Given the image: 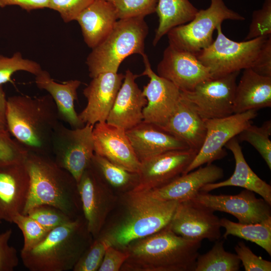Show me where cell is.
I'll list each match as a JSON object with an SVG mask.
<instances>
[{
	"mask_svg": "<svg viewBox=\"0 0 271 271\" xmlns=\"http://www.w3.org/2000/svg\"><path fill=\"white\" fill-rule=\"evenodd\" d=\"M163 129L184 142L189 149L198 152L205 138L204 120L182 96Z\"/></svg>",
	"mask_w": 271,
	"mask_h": 271,
	"instance_id": "cb8c5ba5",
	"label": "cell"
},
{
	"mask_svg": "<svg viewBox=\"0 0 271 271\" xmlns=\"http://www.w3.org/2000/svg\"><path fill=\"white\" fill-rule=\"evenodd\" d=\"M13 223L16 224L23 233L24 245L21 251L28 250L46 236L49 230L38 223L27 214H17L13 219Z\"/></svg>",
	"mask_w": 271,
	"mask_h": 271,
	"instance_id": "e575fe53",
	"label": "cell"
},
{
	"mask_svg": "<svg viewBox=\"0 0 271 271\" xmlns=\"http://www.w3.org/2000/svg\"><path fill=\"white\" fill-rule=\"evenodd\" d=\"M223 240L215 241L206 253L199 254L196 262L195 271H238L240 260L236 253L226 251Z\"/></svg>",
	"mask_w": 271,
	"mask_h": 271,
	"instance_id": "1f68e13d",
	"label": "cell"
},
{
	"mask_svg": "<svg viewBox=\"0 0 271 271\" xmlns=\"http://www.w3.org/2000/svg\"><path fill=\"white\" fill-rule=\"evenodd\" d=\"M214 211L192 200L178 202L168 224L177 235L191 240L220 239V219Z\"/></svg>",
	"mask_w": 271,
	"mask_h": 271,
	"instance_id": "4fadbf2b",
	"label": "cell"
},
{
	"mask_svg": "<svg viewBox=\"0 0 271 271\" xmlns=\"http://www.w3.org/2000/svg\"><path fill=\"white\" fill-rule=\"evenodd\" d=\"M93 138L95 154L127 170L138 173L141 162L125 130L106 122H98L93 126Z\"/></svg>",
	"mask_w": 271,
	"mask_h": 271,
	"instance_id": "ffe728a7",
	"label": "cell"
},
{
	"mask_svg": "<svg viewBox=\"0 0 271 271\" xmlns=\"http://www.w3.org/2000/svg\"><path fill=\"white\" fill-rule=\"evenodd\" d=\"M251 69L260 75L271 77V36L266 40Z\"/></svg>",
	"mask_w": 271,
	"mask_h": 271,
	"instance_id": "f6af8a7d",
	"label": "cell"
},
{
	"mask_svg": "<svg viewBox=\"0 0 271 271\" xmlns=\"http://www.w3.org/2000/svg\"><path fill=\"white\" fill-rule=\"evenodd\" d=\"M271 35V0H264L261 9L254 11L244 41Z\"/></svg>",
	"mask_w": 271,
	"mask_h": 271,
	"instance_id": "f35d334b",
	"label": "cell"
},
{
	"mask_svg": "<svg viewBox=\"0 0 271 271\" xmlns=\"http://www.w3.org/2000/svg\"><path fill=\"white\" fill-rule=\"evenodd\" d=\"M124 77L122 73L106 72L92 78L83 92L87 105L78 114L84 124L106 122Z\"/></svg>",
	"mask_w": 271,
	"mask_h": 271,
	"instance_id": "d6986e66",
	"label": "cell"
},
{
	"mask_svg": "<svg viewBox=\"0 0 271 271\" xmlns=\"http://www.w3.org/2000/svg\"><path fill=\"white\" fill-rule=\"evenodd\" d=\"M220 225L225 229L224 238L229 235L236 236L255 243L271 255V217L263 221L243 224L233 222L226 218L220 219Z\"/></svg>",
	"mask_w": 271,
	"mask_h": 271,
	"instance_id": "f546056e",
	"label": "cell"
},
{
	"mask_svg": "<svg viewBox=\"0 0 271 271\" xmlns=\"http://www.w3.org/2000/svg\"><path fill=\"white\" fill-rule=\"evenodd\" d=\"M145 70L149 82L143 87L147 104L143 110L144 121L163 126L173 113L181 97V90L169 80L159 76L152 69L148 56H143Z\"/></svg>",
	"mask_w": 271,
	"mask_h": 271,
	"instance_id": "2e32d148",
	"label": "cell"
},
{
	"mask_svg": "<svg viewBox=\"0 0 271 271\" xmlns=\"http://www.w3.org/2000/svg\"><path fill=\"white\" fill-rule=\"evenodd\" d=\"M0 223H1V222H0Z\"/></svg>",
	"mask_w": 271,
	"mask_h": 271,
	"instance_id": "c3c4849f",
	"label": "cell"
},
{
	"mask_svg": "<svg viewBox=\"0 0 271 271\" xmlns=\"http://www.w3.org/2000/svg\"><path fill=\"white\" fill-rule=\"evenodd\" d=\"M271 121H265L261 126L251 124L244 128L237 136L238 140L245 141L252 145L259 153L271 169Z\"/></svg>",
	"mask_w": 271,
	"mask_h": 271,
	"instance_id": "d6a6232c",
	"label": "cell"
},
{
	"mask_svg": "<svg viewBox=\"0 0 271 271\" xmlns=\"http://www.w3.org/2000/svg\"><path fill=\"white\" fill-rule=\"evenodd\" d=\"M224 147L231 152L235 159V166L233 174L226 180L204 185L200 191L209 192L226 186L239 187L258 194L271 205L270 185L261 179L250 168L236 137L230 140Z\"/></svg>",
	"mask_w": 271,
	"mask_h": 271,
	"instance_id": "d4e9b609",
	"label": "cell"
},
{
	"mask_svg": "<svg viewBox=\"0 0 271 271\" xmlns=\"http://www.w3.org/2000/svg\"><path fill=\"white\" fill-rule=\"evenodd\" d=\"M30 186L23 214L35 206L55 207L72 219L82 215L77 183L72 175L60 167L49 155L29 152L25 160Z\"/></svg>",
	"mask_w": 271,
	"mask_h": 271,
	"instance_id": "3957f363",
	"label": "cell"
},
{
	"mask_svg": "<svg viewBox=\"0 0 271 271\" xmlns=\"http://www.w3.org/2000/svg\"><path fill=\"white\" fill-rule=\"evenodd\" d=\"M141 75L126 70L122 84L118 91L106 122L126 130L144 120L143 110L147 100L136 82Z\"/></svg>",
	"mask_w": 271,
	"mask_h": 271,
	"instance_id": "44dd1931",
	"label": "cell"
},
{
	"mask_svg": "<svg viewBox=\"0 0 271 271\" xmlns=\"http://www.w3.org/2000/svg\"><path fill=\"white\" fill-rule=\"evenodd\" d=\"M128 256V254L126 250L108 246L98 271L120 270Z\"/></svg>",
	"mask_w": 271,
	"mask_h": 271,
	"instance_id": "ee69618b",
	"label": "cell"
},
{
	"mask_svg": "<svg viewBox=\"0 0 271 271\" xmlns=\"http://www.w3.org/2000/svg\"><path fill=\"white\" fill-rule=\"evenodd\" d=\"M6 116L10 134L28 152L49 155L52 153L53 134L60 119L50 94L9 97Z\"/></svg>",
	"mask_w": 271,
	"mask_h": 271,
	"instance_id": "277c9868",
	"label": "cell"
},
{
	"mask_svg": "<svg viewBox=\"0 0 271 271\" xmlns=\"http://www.w3.org/2000/svg\"><path fill=\"white\" fill-rule=\"evenodd\" d=\"M126 133L140 162L168 151L189 149L184 142L160 126L144 120L126 130Z\"/></svg>",
	"mask_w": 271,
	"mask_h": 271,
	"instance_id": "7402d4cb",
	"label": "cell"
},
{
	"mask_svg": "<svg viewBox=\"0 0 271 271\" xmlns=\"http://www.w3.org/2000/svg\"><path fill=\"white\" fill-rule=\"evenodd\" d=\"M94 0H49L48 8L58 12L65 23L76 21Z\"/></svg>",
	"mask_w": 271,
	"mask_h": 271,
	"instance_id": "60d3db41",
	"label": "cell"
},
{
	"mask_svg": "<svg viewBox=\"0 0 271 271\" xmlns=\"http://www.w3.org/2000/svg\"><path fill=\"white\" fill-rule=\"evenodd\" d=\"M216 30L217 36L212 44L195 54L197 59L209 69L211 78L251 68L270 36L236 42L223 33L221 25L217 26Z\"/></svg>",
	"mask_w": 271,
	"mask_h": 271,
	"instance_id": "52a82bcc",
	"label": "cell"
},
{
	"mask_svg": "<svg viewBox=\"0 0 271 271\" xmlns=\"http://www.w3.org/2000/svg\"><path fill=\"white\" fill-rule=\"evenodd\" d=\"M12 233L10 228L0 233V271H13L19 265L17 250L9 244Z\"/></svg>",
	"mask_w": 271,
	"mask_h": 271,
	"instance_id": "7bdbcfd3",
	"label": "cell"
},
{
	"mask_svg": "<svg viewBox=\"0 0 271 271\" xmlns=\"http://www.w3.org/2000/svg\"><path fill=\"white\" fill-rule=\"evenodd\" d=\"M197 169L180 176L164 186L149 192L159 200L180 202L191 200L203 186L216 182L224 175L222 169L212 164Z\"/></svg>",
	"mask_w": 271,
	"mask_h": 271,
	"instance_id": "603a6c76",
	"label": "cell"
},
{
	"mask_svg": "<svg viewBox=\"0 0 271 271\" xmlns=\"http://www.w3.org/2000/svg\"><path fill=\"white\" fill-rule=\"evenodd\" d=\"M83 215L51 230L40 243L21 251L24 265L30 271H68L93 241Z\"/></svg>",
	"mask_w": 271,
	"mask_h": 271,
	"instance_id": "5b68a950",
	"label": "cell"
},
{
	"mask_svg": "<svg viewBox=\"0 0 271 271\" xmlns=\"http://www.w3.org/2000/svg\"><path fill=\"white\" fill-rule=\"evenodd\" d=\"M49 0H0V7L18 6L27 12L48 8Z\"/></svg>",
	"mask_w": 271,
	"mask_h": 271,
	"instance_id": "bcb514c9",
	"label": "cell"
},
{
	"mask_svg": "<svg viewBox=\"0 0 271 271\" xmlns=\"http://www.w3.org/2000/svg\"><path fill=\"white\" fill-rule=\"evenodd\" d=\"M144 17L118 19L106 38L86 58L91 78L100 73H117L122 62L133 54L143 56L149 27Z\"/></svg>",
	"mask_w": 271,
	"mask_h": 271,
	"instance_id": "8992f818",
	"label": "cell"
},
{
	"mask_svg": "<svg viewBox=\"0 0 271 271\" xmlns=\"http://www.w3.org/2000/svg\"><path fill=\"white\" fill-rule=\"evenodd\" d=\"M93 125L70 129L60 123L52 141V153L55 162L69 172L77 183L91 163L94 154Z\"/></svg>",
	"mask_w": 271,
	"mask_h": 271,
	"instance_id": "9c48e42d",
	"label": "cell"
},
{
	"mask_svg": "<svg viewBox=\"0 0 271 271\" xmlns=\"http://www.w3.org/2000/svg\"><path fill=\"white\" fill-rule=\"evenodd\" d=\"M198 11L189 0H158L155 12L159 18V25L153 46H156L173 28L192 20Z\"/></svg>",
	"mask_w": 271,
	"mask_h": 271,
	"instance_id": "f1b7e54d",
	"label": "cell"
},
{
	"mask_svg": "<svg viewBox=\"0 0 271 271\" xmlns=\"http://www.w3.org/2000/svg\"><path fill=\"white\" fill-rule=\"evenodd\" d=\"M257 115V110L252 109L223 117L204 119L206 127L204 143L184 174L224 158L226 152L223 148L225 144L251 124V120Z\"/></svg>",
	"mask_w": 271,
	"mask_h": 271,
	"instance_id": "7c38bea8",
	"label": "cell"
},
{
	"mask_svg": "<svg viewBox=\"0 0 271 271\" xmlns=\"http://www.w3.org/2000/svg\"><path fill=\"white\" fill-rule=\"evenodd\" d=\"M91 163L104 182L119 194L132 191L138 184V173L127 170L101 156L94 154Z\"/></svg>",
	"mask_w": 271,
	"mask_h": 271,
	"instance_id": "4dcf8cb0",
	"label": "cell"
},
{
	"mask_svg": "<svg viewBox=\"0 0 271 271\" xmlns=\"http://www.w3.org/2000/svg\"><path fill=\"white\" fill-rule=\"evenodd\" d=\"M83 215L93 239L97 237L114 209L118 196L101 178L91 163L77 183Z\"/></svg>",
	"mask_w": 271,
	"mask_h": 271,
	"instance_id": "30bf717a",
	"label": "cell"
},
{
	"mask_svg": "<svg viewBox=\"0 0 271 271\" xmlns=\"http://www.w3.org/2000/svg\"><path fill=\"white\" fill-rule=\"evenodd\" d=\"M37 87L46 90L54 101L61 120L67 122L73 128L85 124L80 119L74 107L77 99V90L81 82L78 80H71L59 83L52 79L46 70H42L35 76Z\"/></svg>",
	"mask_w": 271,
	"mask_h": 271,
	"instance_id": "83f0119b",
	"label": "cell"
},
{
	"mask_svg": "<svg viewBox=\"0 0 271 271\" xmlns=\"http://www.w3.org/2000/svg\"><path fill=\"white\" fill-rule=\"evenodd\" d=\"M7 102L5 92L0 86V132H9L7 123Z\"/></svg>",
	"mask_w": 271,
	"mask_h": 271,
	"instance_id": "7dc6e473",
	"label": "cell"
},
{
	"mask_svg": "<svg viewBox=\"0 0 271 271\" xmlns=\"http://www.w3.org/2000/svg\"><path fill=\"white\" fill-rule=\"evenodd\" d=\"M234 249L245 271L271 270V262L255 254L243 241L238 242Z\"/></svg>",
	"mask_w": 271,
	"mask_h": 271,
	"instance_id": "b9f144b4",
	"label": "cell"
},
{
	"mask_svg": "<svg viewBox=\"0 0 271 271\" xmlns=\"http://www.w3.org/2000/svg\"><path fill=\"white\" fill-rule=\"evenodd\" d=\"M243 70L235 88L233 113L270 107L271 77L260 75L251 68Z\"/></svg>",
	"mask_w": 271,
	"mask_h": 271,
	"instance_id": "4316f807",
	"label": "cell"
},
{
	"mask_svg": "<svg viewBox=\"0 0 271 271\" xmlns=\"http://www.w3.org/2000/svg\"><path fill=\"white\" fill-rule=\"evenodd\" d=\"M226 20L242 21L245 18L227 8L223 0H211L209 7L198 10L192 20L167 34L169 45L195 54L212 44L214 30Z\"/></svg>",
	"mask_w": 271,
	"mask_h": 271,
	"instance_id": "ba28073f",
	"label": "cell"
},
{
	"mask_svg": "<svg viewBox=\"0 0 271 271\" xmlns=\"http://www.w3.org/2000/svg\"><path fill=\"white\" fill-rule=\"evenodd\" d=\"M114 7L118 19L145 17L155 13L158 0H106Z\"/></svg>",
	"mask_w": 271,
	"mask_h": 271,
	"instance_id": "d590c367",
	"label": "cell"
},
{
	"mask_svg": "<svg viewBox=\"0 0 271 271\" xmlns=\"http://www.w3.org/2000/svg\"><path fill=\"white\" fill-rule=\"evenodd\" d=\"M157 74L172 82L181 91H191L211 78L209 69L195 54L178 50L169 45L158 64Z\"/></svg>",
	"mask_w": 271,
	"mask_h": 271,
	"instance_id": "e0dca14e",
	"label": "cell"
},
{
	"mask_svg": "<svg viewBox=\"0 0 271 271\" xmlns=\"http://www.w3.org/2000/svg\"><path fill=\"white\" fill-rule=\"evenodd\" d=\"M197 154L190 149L173 150L142 161L132 191H150L167 185L184 174Z\"/></svg>",
	"mask_w": 271,
	"mask_h": 271,
	"instance_id": "5bb4252c",
	"label": "cell"
},
{
	"mask_svg": "<svg viewBox=\"0 0 271 271\" xmlns=\"http://www.w3.org/2000/svg\"><path fill=\"white\" fill-rule=\"evenodd\" d=\"M240 71L211 78L182 96L203 119L221 118L233 114L236 78Z\"/></svg>",
	"mask_w": 271,
	"mask_h": 271,
	"instance_id": "8fae6325",
	"label": "cell"
},
{
	"mask_svg": "<svg viewBox=\"0 0 271 271\" xmlns=\"http://www.w3.org/2000/svg\"><path fill=\"white\" fill-rule=\"evenodd\" d=\"M42 70L38 63L23 58L19 52L11 57L0 55V86L11 81L12 75L17 71H24L36 76Z\"/></svg>",
	"mask_w": 271,
	"mask_h": 271,
	"instance_id": "836d02e7",
	"label": "cell"
},
{
	"mask_svg": "<svg viewBox=\"0 0 271 271\" xmlns=\"http://www.w3.org/2000/svg\"><path fill=\"white\" fill-rule=\"evenodd\" d=\"M30 180L24 162L0 164V222L13 223L23 213L30 191Z\"/></svg>",
	"mask_w": 271,
	"mask_h": 271,
	"instance_id": "ac0fdd59",
	"label": "cell"
},
{
	"mask_svg": "<svg viewBox=\"0 0 271 271\" xmlns=\"http://www.w3.org/2000/svg\"><path fill=\"white\" fill-rule=\"evenodd\" d=\"M28 153L9 132H0V164L24 162Z\"/></svg>",
	"mask_w": 271,
	"mask_h": 271,
	"instance_id": "ab89813d",
	"label": "cell"
},
{
	"mask_svg": "<svg viewBox=\"0 0 271 271\" xmlns=\"http://www.w3.org/2000/svg\"><path fill=\"white\" fill-rule=\"evenodd\" d=\"M113 5L106 0H94L77 17L83 40L93 49L109 34L118 20Z\"/></svg>",
	"mask_w": 271,
	"mask_h": 271,
	"instance_id": "484cf974",
	"label": "cell"
},
{
	"mask_svg": "<svg viewBox=\"0 0 271 271\" xmlns=\"http://www.w3.org/2000/svg\"><path fill=\"white\" fill-rule=\"evenodd\" d=\"M109 246L99 238L93 239L90 245L81 256L72 270L97 271Z\"/></svg>",
	"mask_w": 271,
	"mask_h": 271,
	"instance_id": "8d00e7d4",
	"label": "cell"
},
{
	"mask_svg": "<svg viewBox=\"0 0 271 271\" xmlns=\"http://www.w3.org/2000/svg\"><path fill=\"white\" fill-rule=\"evenodd\" d=\"M200 241L184 238L167 226L130 242L121 271H195Z\"/></svg>",
	"mask_w": 271,
	"mask_h": 271,
	"instance_id": "7a4b0ae2",
	"label": "cell"
},
{
	"mask_svg": "<svg viewBox=\"0 0 271 271\" xmlns=\"http://www.w3.org/2000/svg\"><path fill=\"white\" fill-rule=\"evenodd\" d=\"M179 202L162 201L149 191H130L118 195V209L96 238L123 250L131 241L167 226Z\"/></svg>",
	"mask_w": 271,
	"mask_h": 271,
	"instance_id": "6da1fadb",
	"label": "cell"
},
{
	"mask_svg": "<svg viewBox=\"0 0 271 271\" xmlns=\"http://www.w3.org/2000/svg\"><path fill=\"white\" fill-rule=\"evenodd\" d=\"M191 200L214 211L231 214L239 223H254L271 217L270 204L255 193L244 189L236 195H213L200 191Z\"/></svg>",
	"mask_w": 271,
	"mask_h": 271,
	"instance_id": "9a60e30c",
	"label": "cell"
},
{
	"mask_svg": "<svg viewBox=\"0 0 271 271\" xmlns=\"http://www.w3.org/2000/svg\"><path fill=\"white\" fill-rule=\"evenodd\" d=\"M27 214L49 230H52L74 219L69 217L60 209L48 205L35 206Z\"/></svg>",
	"mask_w": 271,
	"mask_h": 271,
	"instance_id": "74e56055",
	"label": "cell"
}]
</instances>
